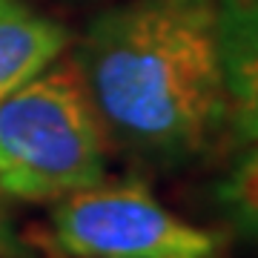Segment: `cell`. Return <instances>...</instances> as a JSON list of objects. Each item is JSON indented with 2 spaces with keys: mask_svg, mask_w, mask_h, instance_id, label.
I'll list each match as a JSON object with an SVG mask.
<instances>
[{
  "mask_svg": "<svg viewBox=\"0 0 258 258\" xmlns=\"http://www.w3.org/2000/svg\"><path fill=\"white\" fill-rule=\"evenodd\" d=\"M75 63L106 138L184 164L230 132L218 0H132L89 23Z\"/></svg>",
  "mask_w": 258,
  "mask_h": 258,
  "instance_id": "6da1fadb",
  "label": "cell"
},
{
  "mask_svg": "<svg viewBox=\"0 0 258 258\" xmlns=\"http://www.w3.org/2000/svg\"><path fill=\"white\" fill-rule=\"evenodd\" d=\"M106 132L81 69L57 57L0 103V195L60 201L103 181Z\"/></svg>",
  "mask_w": 258,
  "mask_h": 258,
  "instance_id": "7a4b0ae2",
  "label": "cell"
},
{
  "mask_svg": "<svg viewBox=\"0 0 258 258\" xmlns=\"http://www.w3.org/2000/svg\"><path fill=\"white\" fill-rule=\"evenodd\" d=\"M49 244L66 258H218L221 235L166 210L141 181L66 195L49 218Z\"/></svg>",
  "mask_w": 258,
  "mask_h": 258,
  "instance_id": "3957f363",
  "label": "cell"
},
{
  "mask_svg": "<svg viewBox=\"0 0 258 258\" xmlns=\"http://www.w3.org/2000/svg\"><path fill=\"white\" fill-rule=\"evenodd\" d=\"M224 75L230 92V135L258 141V0H218Z\"/></svg>",
  "mask_w": 258,
  "mask_h": 258,
  "instance_id": "277c9868",
  "label": "cell"
},
{
  "mask_svg": "<svg viewBox=\"0 0 258 258\" xmlns=\"http://www.w3.org/2000/svg\"><path fill=\"white\" fill-rule=\"evenodd\" d=\"M66 40L69 35L57 20L35 15L20 0L0 12V103L55 63Z\"/></svg>",
  "mask_w": 258,
  "mask_h": 258,
  "instance_id": "5b68a950",
  "label": "cell"
},
{
  "mask_svg": "<svg viewBox=\"0 0 258 258\" xmlns=\"http://www.w3.org/2000/svg\"><path fill=\"white\" fill-rule=\"evenodd\" d=\"M215 198L232 230L258 241V141L244 144L235 166L215 189Z\"/></svg>",
  "mask_w": 258,
  "mask_h": 258,
  "instance_id": "8992f818",
  "label": "cell"
},
{
  "mask_svg": "<svg viewBox=\"0 0 258 258\" xmlns=\"http://www.w3.org/2000/svg\"><path fill=\"white\" fill-rule=\"evenodd\" d=\"M6 252H12V232L6 230V224L0 218V255H6Z\"/></svg>",
  "mask_w": 258,
  "mask_h": 258,
  "instance_id": "52a82bcc",
  "label": "cell"
},
{
  "mask_svg": "<svg viewBox=\"0 0 258 258\" xmlns=\"http://www.w3.org/2000/svg\"><path fill=\"white\" fill-rule=\"evenodd\" d=\"M12 3H15V0H0V12H3V9H9Z\"/></svg>",
  "mask_w": 258,
  "mask_h": 258,
  "instance_id": "ba28073f",
  "label": "cell"
}]
</instances>
